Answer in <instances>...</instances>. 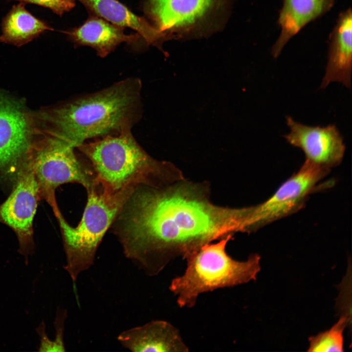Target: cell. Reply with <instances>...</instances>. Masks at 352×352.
Instances as JSON below:
<instances>
[{
	"instance_id": "obj_5",
	"label": "cell",
	"mask_w": 352,
	"mask_h": 352,
	"mask_svg": "<svg viewBox=\"0 0 352 352\" xmlns=\"http://www.w3.org/2000/svg\"><path fill=\"white\" fill-rule=\"evenodd\" d=\"M134 186L113 193L95 183L87 189V202L81 221L70 226L62 213L56 215L61 231L66 262L64 269L73 282L94 263L97 249Z\"/></svg>"
},
{
	"instance_id": "obj_15",
	"label": "cell",
	"mask_w": 352,
	"mask_h": 352,
	"mask_svg": "<svg viewBox=\"0 0 352 352\" xmlns=\"http://www.w3.org/2000/svg\"><path fill=\"white\" fill-rule=\"evenodd\" d=\"M66 33L75 43L93 48L101 57L106 56L120 43L132 44L140 38L138 34L126 35L122 27L95 17Z\"/></svg>"
},
{
	"instance_id": "obj_3",
	"label": "cell",
	"mask_w": 352,
	"mask_h": 352,
	"mask_svg": "<svg viewBox=\"0 0 352 352\" xmlns=\"http://www.w3.org/2000/svg\"><path fill=\"white\" fill-rule=\"evenodd\" d=\"M89 162L96 182L111 193L149 180L170 184L184 178L173 163L149 155L132 130L85 142L76 148Z\"/></svg>"
},
{
	"instance_id": "obj_1",
	"label": "cell",
	"mask_w": 352,
	"mask_h": 352,
	"mask_svg": "<svg viewBox=\"0 0 352 352\" xmlns=\"http://www.w3.org/2000/svg\"><path fill=\"white\" fill-rule=\"evenodd\" d=\"M207 182L185 178L135 185L110 227L126 257L155 276L172 261L187 260L203 245L243 232L245 207L217 205Z\"/></svg>"
},
{
	"instance_id": "obj_9",
	"label": "cell",
	"mask_w": 352,
	"mask_h": 352,
	"mask_svg": "<svg viewBox=\"0 0 352 352\" xmlns=\"http://www.w3.org/2000/svg\"><path fill=\"white\" fill-rule=\"evenodd\" d=\"M224 0H146L144 9L167 36L200 30L222 8Z\"/></svg>"
},
{
	"instance_id": "obj_16",
	"label": "cell",
	"mask_w": 352,
	"mask_h": 352,
	"mask_svg": "<svg viewBox=\"0 0 352 352\" xmlns=\"http://www.w3.org/2000/svg\"><path fill=\"white\" fill-rule=\"evenodd\" d=\"M78 0L104 20L121 27H129L136 30L149 44L160 47V42L167 36L117 0Z\"/></svg>"
},
{
	"instance_id": "obj_17",
	"label": "cell",
	"mask_w": 352,
	"mask_h": 352,
	"mask_svg": "<svg viewBox=\"0 0 352 352\" xmlns=\"http://www.w3.org/2000/svg\"><path fill=\"white\" fill-rule=\"evenodd\" d=\"M0 42L22 46L51 28L25 8L23 3L14 6L3 20Z\"/></svg>"
},
{
	"instance_id": "obj_4",
	"label": "cell",
	"mask_w": 352,
	"mask_h": 352,
	"mask_svg": "<svg viewBox=\"0 0 352 352\" xmlns=\"http://www.w3.org/2000/svg\"><path fill=\"white\" fill-rule=\"evenodd\" d=\"M233 237L205 244L186 260L184 273L173 279L169 286L179 307H193L202 293L256 280L261 269L260 256L252 254L244 261L233 259L226 251Z\"/></svg>"
},
{
	"instance_id": "obj_8",
	"label": "cell",
	"mask_w": 352,
	"mask_h": 352,
	"mask_svg": "<svg viewBox=\"0 0 352 352\" xmlns=\"http://www.w3.org/2000/svg\"><path fill=\"white\" fill-rule=\"evenodd\" d=\"M25 159L13 191L0 205V221L16 233L19 253L24 256L27 265L29 256L34 252L32 224L40 193L33 169Z\"/></svg>"
},
{
	"instance_id": "obj_12",
	"label": "cell",
	"mask_w": 352,
	"mask_h": 352,
	"mask_svg": "<svg viewBox=\"0 0 352 352\" xmlns=\"http://www.w3.org/2000/svg\"><path fill=\"white\" fill-rule=\"evenodd\" d=\"M117 340L133 352H186L189 348L179 330L169 322L153 320L121 332Z\"/></svg>"
},
{
	"instance_id": "obj_19",
	"label": "cell",
	"mask_w": 352,
	"mask_h": 352,
	"mask_svg": "<svg viewBox=\"0 0 352 352\" xmlns=\"http://www.w3.org/2000/svg\"><path fill=\"white\" fill-rule=\"evenodd\" d=\"M67 317V311L66 309L58 308L54 322L55 328V337L52 340V352H65L64 341V332L65 322Z\"/></svg>"
},
{
	"instance_id": "obj_6",
	"label": "cell",
	"mask_w": 352,
	"mask_h": 352,
	"mask_svg": "<svg viewBox=\"0 0 352 352\" xmlns=\"http://www.w3.org/2000/svg\"><path fill=\"white\" fill-rule=\"evenodd\" d=\"M76 148L49 135L32 143L25 158L38 183L40 195L50 204L55 215L60 212L55 190L61 185L77 183L86 189L95 183V175L88 160L79 155Z\"/></svg>"
},
{
	"instance_id": "obj_10",
	"label": "cell",
	"mask_w": 352,
	"mask_h": 352,
	"mask_svg": "<svg viewBox=\"0 0 352 352\" xmlns=\"http://www.w3.org/2000/svg\"><path fill=\"white\" fill-rule=\"evenodd\" d=\"M32 120L18 101L0 91V172L24 159L34 133Z\"/></svg>"
},
{
	"instance_id": "obj_14",
	"label": "cell",
	"mask_w": 352,
	"mask_h": 352,
	"mask_svg": "<svg viewBox=\"0 0 352 352\" xmlns=\"http://www.w3.org/2000/svg\"><path fill=\"white\" fill-rule=\"evenodd\" d=\"M334 3V0H284L278 20L280 33L271 49L273 57L277 58L294 36L329 12Z\"/></svg>"
},
{
	"instance_id": "obj_7",
	"label": "cell",
	"mask_w": 352,
	"mask_h": 352,
	"mask_svg": "<svg viewBox=\"0 0 352 352\" xmlns=\"http://www.w3.org/2000/svg\"><path fill=\"white\" fill-rule=\"evenodd\" d=\"M329 171L305 160L268 198L248 207L245 232L256 231L297 211Z\"/></svg>"
},
{
	"instance_id": "obj_11",
	"label": "cell",
	"mask_w": 352,
	"mask_h": 352,
	"mask_svg": "<svg viewBox=\"0 0 352 352\" xmlns=\"http://www.w3.org/2000/svg\"><path fill=\"white\" fill-rule=\"evenodd\" d=\"M289 132L284 137L291 145L302 150L305 160L330 168L340 164L346 150L343 136L334 125L310 126L286 117Z\"/></svg>"
},
{
	"instance_id": "obj_20",
	"label": "cell",
	"mask_w": 352,
	"mask_h": 352,
	"mask_svg": "<svg viewBox=\"0 0 352 352\" xmlns=\"http://www.w3.org/2000/svg\"><path fill=\"white\" fill-rule=\"evenodd\" d=\"M22 2L39 5L51 9L55 13L62 15L65 12L72 9L74 5V0H15Z\"/></svg>"
},
{
	"instance_id": "obj_13",
	"label": "cell",
	"mask_w": 352,
	"mask_h": 352,
	"mask_svg": "<svg viewBox=\"0 0 352 352\" xmlns=\"http://www.w3.org/2000/svg\"><path fill=\"white\" fill-rule=\"evenodd\" d=\"M352 14L351 8L340 13L331 32L326 72L320 88L330 83L351 87L352 67Z\"/></svg>"
},
{
	"instance_id": "obj_2",
	"label": "cell",
	"mask_w": 352,
	"mask_h": 352,
	"mask_svg": "<svg viewBox=\"0 0 352 352\" xmlns=\"http://www.w3.org/2000/svg\"><path fill=\"white\" fill-rule=\"evenodd\" d=\"M142 83L129 78L72 98L41 114L47 134L76 148L88 139L117 135L141 118Z\"/></svg>"
},
{
	"instance_id": "obj_18",
	"label": "cell",
	"mask_w": 352,
	"mask_h": 352,
	"mask_svg": "<svg viewBox=\"0 0 352 352\" xmlns=\"http://www.w3.org/2000/svg\"><path fill=\"white\" fill-rule=\"evenodd\" d=\"M347 323L346 316L341 317L330 329L309 338L308 352H343V331Z\"/></svg>"
}]
</instances>
